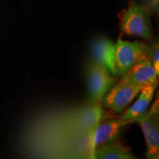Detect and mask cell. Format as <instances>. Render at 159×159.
Wrapping results in <instances>:
<instances>
[{
	"label": "cell",
	"instance_id": "cell-4",
	"mask_svg": "<svg viewBox=\"0 0 159 159\" xmlns=\"http://www.w3.org/2000/svg\"><path fill=\"white\" fill-rule=\"evenodd\" d=\"M142 85L121 80L102 97L100 103L102 107L121 113L138 96Z\"/></svg>",
	"mask_w": 159,
	"mask_h": 159
},
{
	"label": "cell",
	"instance_id": "cell-14",
	"mask_svg": "<svg viewBox=\"0 0 159 159\" xmlns=\"http://www.w3.org/2000/svg\"><path fill=\"white\" fill-rule=\"evenodd\" d=\"M147 159H159V154L154 155V156H147Z\"/></svg>",
	"mask_w": 159,
	"mask_h": 159
},
{
	"label": "cell",
	"instance_id": "cell-12",
	"mask_svg": "<svg viewBox=\"0 0 159 159\" xmlns=\"http://www.w3.org/2000/svg\"><path fill=\"white\" fill-rule=\"evenodd\" d=\"M159 47L158 42H155L153 44L148 46V57L156 69V72L159 74Z\"/></svg>",
	"mask_w": 159,
	"mask_h": 159
},
{
	"label": "cell",
	"instance_id": "cell-10",
	"mask_svg": "<svg viewBox=\"0 0 159 159\" xmlns=\"http://www.w3.org/2000/svg\"><path fill=\"white\" fill-rule=\"evenodd\" d=\"M106 114L99 105L91 104L76 115L75 125L83 130L94 131L97 127L106 118Z\"/></svg>",
	"mask_w": 159,
	"mask_h": 159
},
{
	"label": "cell",
	"instance_id": "cell-3",
	"mask_svg": "<svg viewBox=\"0 0 159 159\" xmlns=\"http://www.w3.org/2000/svg\"><path fill=\"white\" fill-rule=\"evenodd\" d=\"M87 82L91 104L99 105L101 99L117 83L114 75L99 63H89L87 67Z\"/></svg>",
	"mask_w": 159,
	"mask_h": 159
},
{
	"label": "cell",
	"instance_id": "cell-2",
	"mask_svg": "<svg viewBox=\"0 0 159 159\" xmlns=\"http://www.w3.org/2000/svg\"><path fill=\"white\" fill-rule=\"evenodd\" d=\"M148 45L144 43L119 39L115 43L114 52L116 76L123 77L133 66L143 59L148 58Z\"/></svg>",
	"mask_w": 159,
	"mask_h": 159
},
{
	"label": "cell",
	"instance_id": "cell-7",
	"mask_svg": "<svg viewBox=\"0 0 159 159\" xmlns=\"http://www.w3.org/2000/svg\"><path fill=\"white\" fill-rule=\"evenodd\" d=\"M130 123H132L130 121L120 118L103 121L94 131L93 144L96 148H99L102 145L116 142L122 128Z\"/></svg>",
	"mask_w": 159,
	"mask_h": 159
},
{
	"label": "cell",
	"instance_id": "cell-8",
	"mask_svg": "<svg viewBox=\"0 0 159 159\" xmlns=\"http://www.w3.org/2000/svg\"><path fill=\"white\" fill-rule=\"evenodd\" d=\"M158 73L152 66L149 58L142 60L128 71L122 80L126 82L140 85L158 83Z\"/></svg>",
	"mask_w": 159,
	"mask_h": 159
},
{
	"label": "cell",
	"instance_id": "cell-11",
	"mask_svg": "<svg viewBox=\"0 0 159 159\" xmlns=\"http://www.w3.org/2000/svg\"><path fill=\"white\" fill-rule=\"evenodd\" d=\"M94 159H138L130 150L120 143L113 142L97 148Z\"/></svg>",
	"mask_w": 159,
	"mask_h": 159
},
{
	"label": "cell",
	"instance_id": "cell-5",
	"mask_svg": "<svg viewBox=\"0 0 159 159\" xmlns=\"http://www.w3.org/2000/svg\"><path fill=\"white\" fill-rule=\"evenodd\" d=\"M147 144V156L159 154V100L158 97L138 122Z\"/></svg>",
	"mask_w": 159,
	"mask_h": 159
},
{
	"label": "cell",
	"instance_id": "cell-1",
	"mask_svg": "<svg viewBox=\"0 0 159 159\" xmlns=\"http://www.w3.org/2000/svg\"><path fill=\"white\" fill-rule=\"evenodd\" d=\"M121 30L127 35L150 39L152 30L148 8L135 2H131L122 14Z\"/></svg>",
	"mask_w": 159,
	"mask_h": 159
},
{
	"label": "cell",
	"instance_id": "cell-9",
	"mask_svg": "<svg viewBox=\"0 0 159 159\" xmlns=\"http://www.w3.org/2000/svg\"><path fill=\"white\" fill-rule=\"evenodd\" d=\"M115 43L104 37L97 38L91 45V55L95 62L105 67L114 76H116L114 66Z\"/></svg>",
	"mask_w": 159,
	"mask_h": 159
},
{
	"label": "cell",
	"instance_id": "cell-13",
	"mask_svg": "<svg viewBox=\"0 0 159 159\" xmlns=\"http://www.w3.org/2000/svg\"><path fill=\"white\" fill-rule=\"evenodd\" d=\"M147 1H148V2L150 3V5L151 6L152 8L156 9L157 6V2H158V0H147Z\"/></svg>",
	"mask_w": 159,
	"mask_h": 159
},
{
	"label": "cell",
	"instance_id": "cell-6",
	"mask_svg": "<svg viewBox=\"0 0 159 159\" xmlns=\"http://www.w3.org/2000/svg\"><path fill=\"white\" fill-rule=\"evenodd\" d=\"M157 85L158 83L143 85L139 94L138 99L130 108L125 111L120 119L130 121L132 123L139 122L148 111L153 99Z\"/></svg>",
	"mask_w": 159,
	"mask_h": 159
}]
</instances>
